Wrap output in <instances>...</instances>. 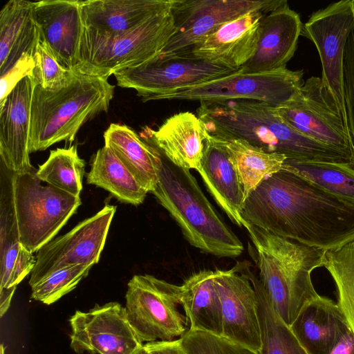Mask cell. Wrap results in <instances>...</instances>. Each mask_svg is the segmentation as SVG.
Listing matches in <instances>:
<instances>
[{"instance_id":"6da1fadb","label":"cell","mask_w":354,"mask_h":354,"mask_svg":"<svg viewBox=\"0 0 354 354\" xmlns=\"http://www.w3.org/2000/svg\"><path fill=\"white\" fill-rule=\"evenodd\" d=\"M241 216L243 222L324 250L354 239V202L283 169L249 194Z\"/></svg>"},{"instance_id":"7a4b0ae2","label":"cell","mask_w":354,"mask_h":354,"mask_svg":"<svg viewBox=\"0 0 354 354\" xmlns=\"http://www.w3.org/2000/svg\"><path fill=\"white\" fill-rule=\"evenodd\" d=\"M203 128L241 138L286 159L351 161L350 156L310 138L288 125L276 108L253 100L201 102L196 110Z\"/></svg>"},{"instance_id":"3957f363","label":"cell","mask_w":354,"mask_h":354,"mask_svg":"<svg viewBox=\"0 0 354 354\" xmlns=\"http://www.w3.org/2000/svg\"><path fill=\"white\" fill-rule=\"evenodd\" d=\"M253 244L249 252L259 270L266 294L281 319L290 325L317 298L312 272L324 265L326 250L275 235L244 221Z\"/></svg>"},{"instance_id":"277c9868","label":"cell","mask_w":354,"mask_h":354,"mask_svg":"<svg viewBox=\"0 0 354 354\" xmlns=\"http://www.w3.org/2000/svg\"><path fill=\"white\" fill-rule=\"evenodd\" d=\"M156 169L158 182L151 193L186 241L201 252L218 257L241 255L242 242L217 213L189 169L175 165L158 149Z\"/></svg>"},{"instance_id":"5b68a950","label":"cell","mask_w":354,"mask_h":354,"mask_svg":"<svg viewBox=\"0 0 354 354\" xmlns=\"http://www.w3.org/2000/svg\"><path fill=\"white\" fill-rule=\"evenodd\" d=\"M114 90L115 86L108 80L79 72L69 84L59 89L35 86L31 104L30 153L61 141L73 142L86 122L107 112Z\"/></svg>"},{"instance_id":"8992f818","label":"cell","mask_w":354,"mask_h":354,"mask_svg":"<svg viewBox=\"0 0 354 354\" xmlns=\"http://www.w3.org/2000/svg\"><path fill=\"white\" fill-rule=\"evenodd\" d=\"M171 7L116 35L101 36L83 30L76 72L107 80L118 71L156 59L176 32Z\"/></svg>"},{"instance_id":"52a82bcc","label":"cell","mask_w":354,"mask_h":354,"mask_svg":"<svg viewBox=\"0 0 354 354\" xmlns=\"http://www.w3.org/2000/svg\"><path fill=\"white\" fill-rule=\"evenodd\" d=\"M36 169L15 173L14 197L21 244L37 252L51 241L81 205V199L52 186H43Z\"/></svg>"},{"instance_id":"ba28073f","label":"cell","mask_w":354,"mask_h":354,"mask_svg":"<svg viewBox=\"0 0 354 354\" xmlns=\"http://www.w3.org/2000/svg\"><path fill=\"white\" fill-rule=\"evenodd\" d=\"M181 287L150 274H136L125 295L128 319L144 344L180 338L188 330L179 310Z\"/></svg>"},{"instance_id":"9c48e42d","label":"cell","mask_w":354,"mask_h":354,"mask_svg":"<svg viewBox=\"0 0 354 354\" xmlns=\"http://www.w3.org/2000/svg\"><path fill=\"white\" fill-rule=\"evenodd\" d=\"M303 70L286 67L252 73L241 67L232 73L164 95L161 100L220 101L253 100L277 107L288 101L304 83Z\"/></svg>"},{"instance_id":"30bf717a","label":"cell","mask_w":354,"mask_h":354,"mask_svg":"<svg viewBox=\"0 0 354 354\" xmlns=\"http://www.w3.org/2000/svg\"><path fill=\"white\" fill-rule=\"evenodd\" d=\"M286 0H174L176 32L156 59L188 58L192 49L225 24L248 12L274 8Z\"/></svg>"},{"instance_id":"8fae6325","label":"cell","mask_w":354,"mask_h":354,"mask_svg":"<svg viewBox=\"0 0 354 354\" xmlns=\"http://www.w3.org/2000/svg\"><path fill=\"white\" fill-rule=\"evenodd\" d=\"M353 29L354 0H341L313 12L303 24L301 32L317 50L322 68V81L337 104L346 129L344 62L346 43Z\"/></svg>"},{"instance_id":"7c38bea8","label":"cell","mask_w":354,"mask_h":354,"mask_svg":"<svg viewBox=\"0 0 354 354\" xmlns=\"http://www.w3.org/2000/svg\"><path fill=\"white\" fill-rule=\"evenodd\" d=\"M275 108L297 131L351 156L343 116L321 77H308L292 97Z\"/></svg>"},{"instance_id":"4fadbf2b","label":"cell","mask_w":354,"mask_h":354,"mask_svg":"<svg viewBox=\"0 0 354 354\" xmlns=\"http://www.w3.org/2000/svg\"><path fill=\"white\" fill-rule=\"evenodd\" d=\"M115 211V206L106 205L66 234L42 247L37 253L30 286L64 268L98 263Z\"/></svg>"},{"instance_id":"5bb4252c","label":"cell","mask_w":354,"mask_h":354,"mask_svg":"<svg viewBox=\"0 0 354 354\" xmlns=\"http://www.w3.org/2000/svg\"><path fill=\"white\" fill-rule=\"evenodd\" d=\"M237 70V69H236ZM236 70L217 66L194 58L154 59L138 66L115 73L117 84L133 88L142 101L158 97L229 75Z\"/></svg>"},{"instance_id":"9a60e30c","label":"cell","mask_w":354,"mask_h":354,"mask_svg":"<svg viewBox=\"0 0 354 354\" xmlns=\"http://www.w3.org/2000/svg\"><path fill=\"white\" fill-rule=\"evenodd\" d=\"M71 348L77 353L134 354L143 346L118 302L76 310L69 319Z\"/></svg>"},{"instance_id":"2e32d148","label":"cell","mask_w":354,"mask_h":354,"mask_svg":"<svg viewBox=\"0 0 354 354\" xmlns=\"http://www.w3.org/2000/svg\"><path fill=\"white\" fill-rule=\"evenodd\" d=\"M214 283L222 307V336L260 353L257 295L245 262H239L230 270H217Z\"/></svg>"},{"instance_id":"e0dca14e","label":"cell","mask_w":354,"mask_h":354,"mask_svg":"<svg viewBox=\"0 0 354 354\" xmlns=\"http://www.w3.org/2000/svg\"><path fill=\"white\" fill-rule=\"evenodd\" d=\"M15 172L0 163V311L8 310L17 285L31 273L36 257L21 244L14 197Z\"/></svg>"},{"instance_id":"ac0fdd59","label":"cell","mask_w":354,"mask_h":354,"mask_svg":"<svg viewBox=\"0 0 354 354\" xmlns=\"http://www.w3.org/2000/svg\"><path fill=\"white\" fill-rule=\"evenodd\" d=\"M35 86L32 77L26 75L0 102L1 162L15 173L35 169L29 156L31 104Z\"/></svg>"},{"instance_id":"d6986e66","label":"cell","mask_w":354,"mask_h":354,"mask_svg":"<svg viewBox=\"0 0 354 354\" xmlns=\"http://www.w3.org/2000/svg\"><path fill=\"white\" fill-rule=\"evenodd\" d=\"M273 9L252 11L225 24L194 47L188 58L232 70L239 69L254 55L261 21Z\"/></svg>"},{"instance_id":"ffe728a7","label":"cell","mask_w":354,"mask_h":354,"mask_svg":"<svg viewBox=\"0 0 354 354\" xmlns=\"http://www.w3.org/2000/svg\"><path fill=\"white\" fill-rule=\"evenodd\" d=\"M34 15L40 38L64 68L76 72L80 62L84 30L80 1H36Z\"/></svg>"},{"instance_id":"44dd1931","label":"cell","mask_w":354,"mask_h":354,"mask_svg":"<svg viewBox=\"0 0 354 354\" xmlns=\"http://www.w3.org/2000/svg\"><path fill=\"white\" fill-rule=\"evenodd\" d=\"M302 26L299 15L287 1L266 13L261 21L256 53L242 67L252 73L286 67L297 50Z\"/></svg>"},{"instance_id":"7402d4cb","label":"cell","mask_w":354,"mask_h":354,"mask_svg":"<svg viewBox=\"0 0 354 354\" xmlns=\"http://www.w3.org/2000/svg\"><path fill=\"white\" fill-rule=\"evenodd\" d=\"M140 136L157 148L175 165L198 169L204 150V129L201 119L189 111L168 118L157 130L147 127Z\"/></svg>"},{"instance_id":"603a6c76","label":"cell","mask_w":354,"mask_h":354,"mask_svg":"<svg viewBox=\"0 0 354 354\" xmlns=\"http://www.w3.org/2000/svg\"><path fill=\"white\" fill-rule=\"evenodd\" d=\"M174 0L80 1L84 30L113 36L134 29L172 6Z\"/></svg>"},{"instance_id":"cb8c5ba5","label":"cell","mask_w":354,"mask_h":354,"mask_svg":"<svg viewBox=\"0 0 354 354\" xmlns=\"http://www.w3.org/2000/svg\"><path fill=\"white\" fill-rule=\"evenodd\" d=\"M204 135L203 155L197 171L216 204L233 223L241 227L245 198L237 171L224 147L205 129Z\"/></svg>"},{"instance_id":"d4e9b609","label":"cell","mask_w":354,"mask_h":354,"mask_svg":"<svg viewBox=\"0 0 354 354\" xmlns=\"http://www.w3.org/2000/svg\"><path fill=\"white\" fill-rule=\"evenodd\" d=\"M290 327L308 354H329L350 329L337 303L322 295L303 307Z\"/></svg>"},{"instance_id":"484cf974","label":"cell","mask_w":354,"mask_h":354,"mask_svg":"<svg viewBox=\"0 0 354 354\" xmlns=\"http://www.w3.org/2000/svg\"><path fill=\"white\" fill-rule=\"evenodd\" d=\"M34 6L32 1L10 0L0 11L1 76L23 59L34 57L40 38Z\"/></svg>"},{"instance_id":"4316f807","label":"cell","mask_w":354,"mask_h":354,"mask_svg":"<svg viewBox=\"0 0 354 354\" xmlns=\"http://www.w3.org/2000/svg\"><path fill=\"white\" fill-rule=\"evenodd\" d=\"M217 270L195 272L180 285L182 306L189 329L222 336V307L214 283Z\"/></svg>"},{"instance_id":"83f0119b","label":"cell","mask_w":354,"mask_h":354,"mask_svg":"<svg viewBox=\"0 0 354 354\" xmlns=\"http://www.w3.org/2000/svg\"><path fill=\"white\" fill-rule=\"evenodd\" d=\"M109 147L147 192L155 189L158 149L125 124L112 123L104 133Z\"/></svg>"},{"instance_id":"f1b7e54d","label":"cell","mask_w":354,"mask_h":354,"mask_svg":"<svg viewBox=\"0 0 354 354\" xmlns=\"http://www.w3.org/2000/svg\"><path fill=\"white\" fill-rule=\"evenodd\" d=\"M207 133L227 152L239 175L245 201L263 180L281 171L286 159L284 155L267 152L243 139Z\"/></svg>"},{"instance_id":"f546056e","label":"cell","mask_w":354,"mask_h":354,"mask_svg":"<svg viewBox=\"0 0 354 354\" xmlns=\"http://www.w3.org/2000/svg\"><path fill=\"white\" fill-rule=\"evenodd\" d=\"M86 183L104 189L121 203L136 206L143 203L148 193L105 145L93 156Z\"/></svg>"},{"instance_id":"4dcf8cb0","label":"cell","mask_w":354,"mask_h":354,"mask_svg":"<svg viewBox=\"0 0 354 354\" xmlns=\"http://www.w3.org/2000/svg\"><path fill=\"white\" fill-rule=\"evenodd\" d=\"M281 169L301 177L330 194L354 202V165L351 161L286 159Z\"/></svg>"},{"instance_id":"1f68e13d","label":"cell","mask_w":354,"mask_h":354,"mask_svg":"<svg viewBox=\"0 0 354 354\" xmlns=\"http://www.w3.org/2000/svg\"><path fill=\"white\" fill-rule=\"evenodd\" d=\"M245 262V270L257 292L261 331L260 354H308L271 305L258 279Z\"/></svg>"},{"instance_id":"d6a6232c","label":"cell","mask_w":354,"mask_h":354,"mask_svg":"<svg viewBox=\"0 0 354 354\" xmlns=\"http://www.w3.org/2000/svg\"><path fill=\"white\" fill-rule=\"evenodd\" d=\"M85 165L75 145L57 148L50 151L46 162L39 166L36 175L48 185L79 197L82 189Z\"/></svg>"},{"instance_id":"836d02e7","label":"cell","mask_w":354,"mask_h":354,"mask_svg":"<svg viewBox=\"0 0 354 354\" xmlns=\"http://www.w3.org/2000/svg\"><path fill=\"white\" fill-rule=\"evenodd\" d=\"M324 267L335 282L337 304L354 333V239L326 250Z\"/></svg>"},{"instance_id":"e575fe53","label":"cell","mask_w":354,"mask_h":354,"mask_svg":"<svg viewBox=\"0 0 354 354\" xmlns=\"http://www.w3.org/2000/svg\"><path fill=\"white\" fill-rule=\"evenodd\" d=\"M93 266L76 265L58 270L31 286V298L50 305L74 290Z\"/></svg>"},{"instance_id":"d590c367","label":"cell","mask_w":354,"mask_h":354,"mask_svg":"<svg viewBox=\"0 0 354 354\" xmlns=\"http://www.w3.org/2000/svg\"><path fill=\"white\" fill-rule=\"evenodd\" d=\"M35 66L32 77L37 85L47 90L66 86L76 72L64 68L57 59L47 44L39 38L34 53Z\"/></svg>"},{"instance_id":"8d00e7d4","label":"cell","mask_w":354,"mask_h":354,"mask_svg":"<svg viewBox=\"0 0 354 354\" xmlns=\"http://www.w3.org/2000/svg\"><path fill=\"white\" fill-rule=\"evenodd\" d=\"M186 354H260L223 336L188 329L180 337Z\"/></svg>"},{"instance_id":"74e56055","label":"cell","mask_w":354,"mask_h":354,"mask_svg":"<svg viewBox=\"0 0 354 354\" xmlns=\"http://www.w3.org/2000/svg\"><path fill=\"white\" fill-rule=\"evenodd\" d=\"M344 90L351 161L354 165V29L346 46L344 62Z\"/></svg>"},{"instance_id":"f35d334b","label":"cell","mask_w":354,"mask_h":354,"mask_svg":"<svg viewBox=\"0 0 354 354\" xmlns=\"http://www.w3.org/2000/svg\"><path fill=\"white\" fill-rule=\"evenodd\" d=\"M143 346L148 354H186L180 338L148 342Z\"/></svg>"},{"instance_id":"ab89813d","label":"cell","mask_w":354,"mask_h":354,"mask_svg":"<svg viewBox=\"0 0 354 354\" xmlns=\"http://www.w3.org/2000/svg\"><path fill=\"white\" fill-rule=\"evenodd\" d=\"M329 354H354V333L351 328L341 337Z\"/></svg>"},{"instance_id":"60d3db41","label":"cell","mask_w":354,"mask_h":354,"mask_svg":"<svg viewBox=\"0 0 354 354\" xmlns=\"http://www.w3.org/2000/svg\"><path fill=\"white\" fill-rule=\"evenodd\" d=\"M134 354H148L144 346L138 350Z\"/></svg>"},{"instance_id":"b9f144b4","label":"cell","mask_w":354,"mask_h":354,"mask_svg":"<svg viewBox=\"0 0 354 354\" xmlns=\"http://www.w3.org/2000/svg\"><path fill=\"white\" fill-rule=\"evenodd\" d=\"M1 354H4V346L3 344L1 345Z\"/></svg>"}]
</instances>
